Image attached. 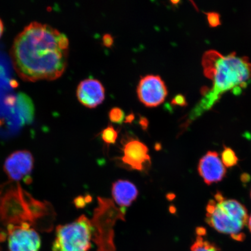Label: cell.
Listing matches in <instances>:
<instances>
[{"mask_svg": "<svg viewBox=\"0 0 251 251\" xmlns=\"http://www.w3.org/2000/svg\"><path fill=\"white\" fill-rule=\"evenodd\" d=\"M118 133L111 125L108 126L102 131V139L106 144H114L118 139Z\"/></svg>", "mask_w": 251, "mask_h": 251, "instance_id": "9a60e30c", "label": "cell"}, {"mask_svg": "<svg viewBox=\"0 0 251 251\" xmlns=\"http://www.w3.org/2000/svg\"><path fill=\"white\" fill-rule=\"evenodd\" d=\"M248 225H249V227L250 231L251 232V215L250 218L249 219V221H248Z\"/></svg>", "mask_w": 251, "mask_h": 251, "instance_id": "d4e9b609", "label": "cell"}, {"mask_svg": "<svg viewBox=\"0 0 251 251\" xmlns=\"http://www.w3.org/2000/svg\"><path fill=\"white\" fill-rule=\"evenodd\" d=\"M139 124L144 130H146L149 127V122L148 119L145 117H141L140 118Z\"/></svg>", "mask_w": 251, "mask_h": 251, "instance_id": "44dd1931", "label": "cell"}, {"mask_svg": "<svg viewBox=\"0 0 251 251\" xmlns=\"http://www.w3.org/2000/svg\"><path fill=\"white\" fill-rule=\"evenodd\" d=\"M0 251H1V248H0Z\"/></svg>", "mask_w": 251, "mask_h": 251, "instance_id": "484cf974", "label": "cell"}, {"mask_svg": "<svg viewBox=\"0 0 251 251\" xmlns=\"http://www.w3.org/2000/svg\"><path fill=\"white\" fill-rule=\"evenodd\" d=\"M172 103L175 105L185 106L186 105V101L185 97L179 94L172 100Z\"/></svg>", "mask_w": 251, "mask_h": 251, "instance_id": "ac0fdd59", "label": "cell"}, {"mask_svg": "<svg viewBox=\"0 0 251 251\" xmlns=\"http://www.w3.org/2000/svg\"><path fill=\"white\" fill-rule=\"evenodd\" d=\"M134 118H135L134 115L133 114V113H131V114L128 115L127 116V117H125V123H127V124L132 123V122L134 120Z\"/></svg>", "mask_w": 251, "mask_h": 251, "instance_id": "7402d4cb", "label": "cell"}, {"mask_svg": "<svg viewBox=\"0 0 251 251\" xmlns=\"http://www.w3.org/2000/svg\"><path fill=\"white\" fill-rule=\"evenodd\" d=\"M3 31H4V24H3L2 21L0 18V37H1Z\"/></svg>", "mask_w": 251, "mask_h": 251, "instance_id": "cb8c5ba5", "label": "cell"}, {"mask_svg": "<svg viewBox=\"0 0 251 251\" xmlns=\"http://www.w3.org/2000/svg\"><path fill=\"white\" fill-rule=\"evenodd\" d=\"M121 161L131 170L144 171L151 164L149 149L139 140L130 139L124 144Z\"/></svg>", "mask_w": 251, "mask_h": 251, "instance_id": "9c48e42d", "label": "cell"}, {"mask_svg": "<svg viewBox=\"0 0 251 251\" xmlns=\"http://www.w3.org/2000/svg\"><path fill=\"white\" fill-rule=\"evenodd\" d=\"M93 231L92 222L85 215L71 224L59 225L56 229L52 251H90Z\"/></svg>", "mask_w": 251, "mask_h": 251, "instance_id": "5b68a950", "label": "cell"}, {"mask_svg": "<svg viewBox=\"0 0 251 251\" xmlns=\"http://www.w3.org/2000/svg\"><path fill=\"white\" fill-rule=\"evenodd\" d=\"M77 98L81 104L89 108H96L105 97L104 87L101 81L95 78H86L78 84Z\"/></svg>", "mask_w": 251, "mask_h": 251, "instance_id": "8fae6325", "label": "cell"}, {"mask_svg": "<svg viewBox=\"0 0 251 251\" xmlns=\"http://www.w3.org/2000/svg\"><path fill=\"white\" fill-rule=\"evenodd\" d=\"M87 204V203L86 202L85 197L83 196H78L75 200V205L77 208H84Z\"/></svg>", "mask_w": 251, "mask_h": 251, "instance_id": "d6986e66", "label": "cell"}, {"mask_svg": "<svg viewBox=\"0 0 251 251\" xmlns=\"http://www.w3.org/2000/svg\"><path fill=\"white\" fill-rule=\"evenodd\" d=\"M112 194L116 203L122 208L129 206L137 199L139 191L131 182L119 180L113 183Z\"/></svg>", "mask_w": 251, "mask_h": 251, "instance_id": "7c38bea8", "label": "cell"}, {"mask_svg": "<svg viewBox=\"0 0 251 251\" xmlns=\"http://www.w3.org/2000/svg\"><path fill=\"white\" fill-rule=\"evenodd\" d=\"M125 118V112L120 108L114 107L110 110L109 118L112 123L121 124Z\"/></svg>", "mask_w": 251, "mask_h": 251, "instance_id": "2e32d148", "label": "cell"}, {"mask_svg": "<svg viewBox=\"0 0 251 251\" xmlns=\"http://www.w3.org/2000/svg\"><path fill=\"white\" fill-rule=\"evenodd\" d=\"M140 101L149 108L156 107L165 101L167 87L159 75H148L141 78L137 88Z\"/></svg>", "mask_w": 251, "mask_h": 251, "instance_id": "52a82bcc", "label": "cell"}, {"mask_svg": "<svg viewBox=\"0 0 251 251\" xmlns=\"http://www.w3.org/2000/svg\"><path fill=\"white\" fill-rule=\"evenodd\" d=\"M99 206L92 222L93 241L97 251H115L114 226L118 219L125 220L126 208L118 209L111 200L98 198Z\"/></svg>", "mask_w": 251, "mask_h": 251, "instance_id": "277c9868", "label": "cell"}, {"mask_svg": "<svg viewBox=\"0 0 251 251\" xmlns=\"http://www.w3.org/2000/svg\"><path fill=\"white\" fill-rule=\"evenodd\" d=\"M223 164L226 168H232L237 164L238 158L234 151L229 147H225L221 155Z\"/></svg>", "mask_w": 251, "mask_h": 251, "instance_id": "5bb4252c", "label": "cell"}, {"mask_svg": "<svg viewBox=\"0 0 251 251\" xmlns=\"http://www.w3.org/2000/svg\"><path fill=\"white\" fill-rule=\"evenodd\" d=\"M208 21L210 25L212 26H216L219 24V15L216 14L212 13L208 15Z\"/></svg>", "mask_w": 251, "mask_h": 251, "instance_id": "ffe728a7", "label": "cell"}, {"mask_svg": "<svg viewBox=\"0 0 251 251\" xmlns=\"http://www.w3.org/2000/svg\"><path fill=\"white\" fill-rule=\"evenodd\" d=\"M205 221L219 233L230 234L234 240L242 241L246 235L241 231L248 224L247 209L234 200H227L218 192L206 206Z\"/></svg>", "mask_w": 251, "mask_h": 251, "instance_id": "3957f363", "label": "cell"}, {"mask_svg": "<svg viewBox=\"0 0 251 251\" xmlns=\"http://www.w3.org/2000/svg\"><path fill=\"white\" fill-rule=\"evenodd\" d=\"M114 39L111 34L106 33L102 37L103 45L107 48H110L114 45Z\"/></svg>", "mask_w": 251, "mask_h": 251, "instance_id": "e0dca14e", "label": "cell"}, {"mask_svg": "<svg viewBox=\"0 0 251 251\" xmlns=\"http://www.w3.org/2000/svg\"><path fill=\"white\" fill-rule=\"evenodd\" d=\"M198 171L205 183L208 185L222 181L226 174V167L218 153L208 151L200 160Z\"/></svg>", "mask_w": 251, "mask_h": 251, "instance_id": "30bf717a", "label": "cell"}, {"mask_svg": "<svg viewBox=\"0 0 251 251\" xmlns=\"http://www.w3.org/2000/svg\"><path fill=\"white\" fill-rule=\"evenodd\" d=\"M191 251H220L215 244L204 240L202 236L198 235L195 242L191 247Z\"/></svg>", "mask_w": 251, "mask_h": 251, "instance_id": "4fadbf2b", "label": "cell"}, {"mask_svg": "<svg viewBox=\"0 0 251 251\" xmlns=\"http://www.w3.org/2000/svg\"><path fill=\"white\" fill-rule=\"evenodd\" d=\"M202 66L204 75L211 81L212 85L202 90V99L188 116L183 126L185 128L213 107L224 94L232 91L238 94L251 83V62L247 56H238L235 52L225 55L209 50L204 53Z\"/></svg>", "mask_w": 251, "mask_h": 251, "instance_id": "7a4b0ae2", "label": "cell"}, {"mask_svg": "<svg viewBox=\"0 0 251 251\" xmlns=\"http://www.w3.org/2000/svg\"><path fill=\"white\" fill-rule=\"evenodd\" d=\"M42 240L37 232L27 223L8 227V247L9 251H39Z\"/></svg>", "mask_w": 251, "mask_h": 251, "instance_id": "8992f818", "label": "cell"}, {"mask_svg": "<svg viewBox=\"0 0 251 251\" xmlns=\"http://www.w3.org/2000/svg\"><path fill=\"white\" fill-rule=\"evenodd\" d=\"M70 42L49 25L33 22L17 34L10 50L15 71L27 81L53 80L67 68Z\"/></svg>", "mask_w": 251, "mask_h": 251, "instance_id": "6da1fadb", "label": "cell"}, {"mask_svg": "<svg viewBox=\"0 0 251 251\" xmlns=\"http://www.w3.org/2000/svg\"><path fill=\"white\" fill-rule=\"evenodd\" d=\"M196 232L197 235H200V236H203V235H205L206 233L205 228H203L202 227L197 228Z\"/></svg>", "mask_w": 251, "mask_h": 251, "instance_id": "603a6c76", "label": "cell"}, {"mask_svg": "<svg viewBox=\"0 0 251 251\" xmlns=\"http://www.w3.org/2000/svg\"><path fill=\"white\" fill-rule=\"evenodd\" d=\"M34 168V158L27 150H18L12 152L5 159L4 170L9 180L23 181L29 183Z\"/></svg>", "mask_w": 251, "mask_h": 251, "instance_id": "ba28073f", "label": "cell"}, {"mask_svg": "<svg viewBox=\"0 0 251 251\" xmlns=\"http://www.w3.org/2000/svg\"></svg>", "mask_w": 251, "mask_h": 251, "instance_id": "4316f807", "label": "cell"}]
</instances>
